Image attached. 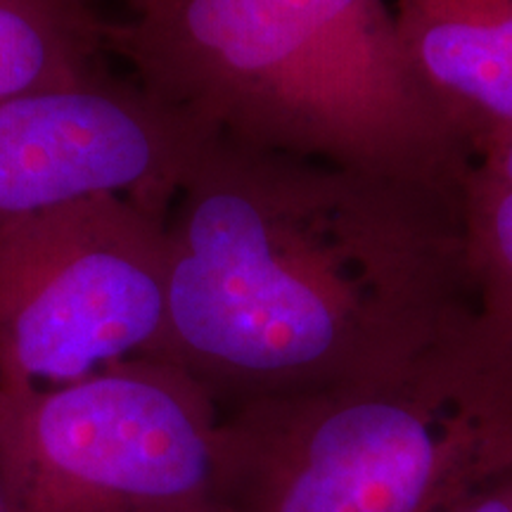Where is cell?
<instances>
[{
	"label": "cell",
	"instance_id": "cell-10",
	"mask_svg": "<svg viewBox=\"0 0 512 512\" xmlns=\"http://www.w3.org/2000/svg\"><path fill=\"white\" fill-rule=\"evenodd\" d=\"M451 512H512V465L472 491Z\"/></svg>",
	"mask_w": 512,
	"mask_h": 512
},
{
	"label": "cell",
	"instance_id": "cell-5",
	"mask_svg": "<svg viewBox=\"0 0 512 512\" xmlns=\"http://www.w3.org/2000/svg\"><path fill=\"white\" fill-rule=\"evenodd\" d=\"M166 221L95 195L0 228V392L29 394L155 356Z\"/></svg>",
	"mask_w": 512,
	"mask_h": 512
},
{
	"label": "cell",
	"instance_id": "cell-2",
	"mask_svg": "<svg viewBox=\"0 0 512 512\" xmlns=\"http://www.w3.org/2000/svg\"><path fill=\"white\" fill-rule=\"evenodd\" d=\"M105 50L216 136L463 188L475 152L415 79L387 0H128Z\"/></svg>",
	"mask_w": 512,
	"mask_h": 512
},
{
	"label": "cell",
	"instance_id": "cell-3",
	"mask_svg": "<svg viewBox=\"0 0 512 512\" xmlns=\"http://www.w3.org/2000/svg\"><path fill=\"white\" fill-rule=\"evenodd\" d=\"M512 465V339L479 311L392 373L221 413L214 512H451Z\"/></svg>",
	"mask_w": 512,
	"mask_h": 512
},
{
	"label": "cell",
	"instance_id": "cell-7",
	"mask_svg": "<svg viewBox=\"0 0 512 512\" xmlns=\"http://www.w3.org/2000/svg\"><path fill=\"white\" fill-rule=\"evenodd\" d=\"M408 67L472 152L512 133V0H394Z\"/></svg>",
	"mask_w": 512,
	"mask_h": 512
},
{
	"label": "cell",
	"instance_id": "cell-8",
	"mask_svg": "<svg viewBox=\"0 0 512 512\" xmlns=\"http://www.w3.org/2000/svg\"><path fill=\"white\" fill-rule=\"evenodd\" d=\"M102 29L88 0H0V102L107 72Z\"/></svg>",
	"mask_w": 512,
	"mask_h": 512
},
{
	"label": "cell",
	"instance_id": "cell-6",
	"mask_svg": "<svg viewBox=\"0 0 512 512\" xmlns=\"http://www.w3.org/2000/svg\"><path fill=\"white\" fill-rule=\"evenodd\" d=\"M214 136L136 81L102 72L0 102V228L95 195L157 219Z\"/></svg>",
	"mask_w": 512,
	"mask_h": 512
},
{
	"label": "cell",
	"instance_id": "cell-1",
	"mask_svg": "<svg viewBox=\"0 0 512 512\" xmlns=\"http://www.w3.org/2000/svg\"><path fill=\"white\" fill-rule=\"evenodd\" d=\"M475 311L463 188L214 133L166 219L152 358L226 413L392 373Z\"/></svg>",
	"mask_w": 512,
	"mask_h": 512
},
{
	"label": "cell",
	"instance_id": "cell-4",
	"mask_svg": "<svg viewBox=\"0 0 512 512\" xmlns=\"http://www.w3.org/2000/svg\"><path fill=\"white\" fill-rule=\"evenodd\" d=\"M221 411L162 358L0 392V512H214Z\"/></svg>",
	"mask_w": 512,
	"mask_h": 512
},
{
	"label": "cell",
	"instance_id": "cell-9",
	"mask_svg": "<svg viewBox=\"0 0 512 512\" xmlns=\"http://www.w3.org/2000/svg\"><path fill=\"white\" fill-rule=\"evenodd\" d=\"M463 211L477 311L512 339V133L472 159L463 183Z\"/></svg>",
	"mask_w": 512,
	"mask_h": 512
}]
</instances>
